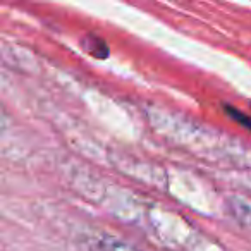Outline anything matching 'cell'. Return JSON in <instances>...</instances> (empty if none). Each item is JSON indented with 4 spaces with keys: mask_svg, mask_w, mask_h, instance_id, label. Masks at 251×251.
Here are the masks:
<instances>
[{
    "mask_svg": "<svg viewBox=\"0 0 251 251\" xmlns=\"http://www.w3.org/2000/svg\"><path fill=\"white\" fill-rule=\"evenodd\" d=\"M226 114L229 115L230 119H234L236 122H239L243 127H246V129L251 131V117H250V115L243 114L239 108L230 107V105H226Z\"/></svg>",
    "mask_w": 251,
    "mask_h": 251,
    "instance_id": "obj_3",
    "label": "cell"
},
{
    "mask_svg": "<svg viewBox=\"0 0 251 251\" xmlns=\"http://www.w3.org/2000/svg\"><path fill=\"white\" fill-rule=\"evenodd\" d=\"M91 251H140L138 248L131 246V244L124 243L121 239H114V237H103L98 243L93 244Z\"/></svg>",
    "mask_w": 251,
    "mask_h": 251,
    "instance_id": "obj_2",
    "label": "cell"
},
{
    "mask_svg": "<svg viewBox=\"0 0 251 251\" xmlns=\"http://www.w3.org/2000/svg\"><path fill=\"white\" fill-rule=\"evenodd\" d=\"M81 49L88 53L90 57H95V59H107L108 55V47L100 36L95 35H86L83 40H81Z\"/></svg>",
    "mask_w": 251,
    "mask_h": 251,
    "instance_id": "obj_1",
    "label": "cell"
}]
</instances>
